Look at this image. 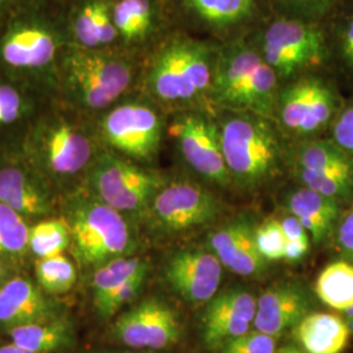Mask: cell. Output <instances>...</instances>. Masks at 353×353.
I'll use <instances>...</instances> for the list:
<instances>
[{
    "label": "cell",
    "mask_w": 353,
    "mask_h": 353,
    "mask_svg": "<svg viewBox=\"0 0 353 353\" xmlns=\"http://www.w3.org/2000/svg\"><path fill=\"white\" fill-rule=\"evenodd\" d=\"M50 1H59V0H50Z\"/></svg>",
    "instance_id": "7dc6e473"
},
{
    "label": "cell",
    "mask_w": 353,
    "mask_h": 353,
    "mask_svg": "<svg viewBox=\"0 0 353 353\" xmlns=\"http://www.w3.org/2000/svg\"><path fill=\"white\" fill-rule=\"evenodd\" d=\"M176 30L217 45L245 39L272 14L265 0H165Z\"/></svg>",
    "instance_id": "30bf717a"
},
{
    "label": "cell",
    "mask_w": 353,
    "mask_h": 353,
    "mask_svg": "<svg viewBox=\"0 0 353 353\" xmlns=\"http://www.w3.org/2000/svg\"><path fill=\"white\" fill-rule=\"evenodd\" d=\"M153 224L165 233L203 227L221 212V203L202 185L176 179L166 182L150 204Z\"/></svg>",
    "instance_id": "9a60e30c"
},
{
    "label": "cell",
    "mask_w": 353,
    "mask_h": 353,
    "mask_svg": "<svg viewBox=\"0 0 353 353\" xmlns=\"http://www.w3.org/2000/svg\"><path fill=\"white\" fill-rule=\"evenodd\" d=\"M256 313V299L249 290L230 288L216 294L202 318L203 341L210 350H220L252 331Z\"/></svg>",
    "instance_id": "ffe728a7"
},
{
    "label": "cell",
    "mask_w": 353,
    "mask_h": 353,
    "mask_svg": "<svg viewBox=\"0 0 353 353\" xmlns=\"http://www.w3.org/2000/svg\"><path fill=\"white\" fill-rule=\"evenodd\" d=\"M147 267H150L148 261L138 256H122L100 265L92 281L96 310H99L114 292L122 284H125L127 280L134 278Z\"/></svg>",
    "instance_id": "4dcf8cb0"
},
{
    "label": "cell",
    "mask_w": 353,
    "mask_h": 353,
    "mask_svg": "<svg viewBox=\"0 0 353 353\" xmlns=\"http://www.w3.org/2000/svg\"><path fill=\"white\" fill-rule=\"evenodd\" d=\"M26 166V161L0 165V203L21 216L49 214L50 198Z\"/></svg>",
    "instance_id": "4316f807"
},
{
    "label": "cell",
    "mask_w": 353,
    "mask_h": 353,
    "mask_svg": "<svg viewBox=\"0 0 353 353\" xmlns=\"http://www.w3.org/2000/svg\"><path fill=\"white\" fill-rule=\"evenodd\" d=\"M326 72L353 96V0H347L322 23Z\"/></svg>",
    "instance_id": "cb8c5ba5"
},
{
    "label": "cell",
    "mask_w": 353,
    "mask_h": 353,
    "mask_svg": "<svg viewBox=\"0 0 353 353\" xmlns=\"http://www.w3.org/2000/svg\"><path fill=\"white\" fill-rule=\"evenodd\" d=\"M182 327L176 312L159 299L132 306L114 325V336L137 350H164L181 339Z\"/></svg>",
    "instance_id": "e0dca14e"
},
{
    "label": "cell",
    "mask_w": 353,
    "mask_h": 353,
    "mask_svg": "<svg viewBox=\"0 0 353 353\" xmlns=\"http://www.w3.org/2000/svg\"><path fill=\"white\" fill-rule=\"evenodd\" d=\"M29 248V228L23 216L0 203V255L20 256Z\"/></svg>",
    "instance_id": "e575fe53"
},
{
    "label": "cell",
    "mask_w": 353,
    "mask_h": 353,
    "mask_svg": "<svg viewBox=\"0 0 353 353\" xmlns=\"http://www.w3.org/2000/svg\"><path fill=\"white\" fill-rule=\"evenodd\" d=\"M344 313V316H345V323H347V326L350 328V332H351V335H353V306L352 307H350V309H347L345 312H343Z\"/></svg>",
    "instance_id": "ee69618b"
},
{
    "label": "cell",
    "mask_w": 353,
    "mask_h": 353,
    "mask_svg": "<svg viewBox=\"0 0 353 353\" xmlns=\"http://www.w3.org/2000/svg\"><path fill=\"white\" fill-rule=\"evenodd\" d=\"M0 353H32L29 352V351H26V350H23V348H20V347H17V345H14L13 343L11 344H8V345H3V347H0Z\"/></svg>",
    "instance_id": "7bdbcfd3"
},
{
    "label": "cell",
    "mask_w": 353,
    "mask_h": 353,
    "mask_svg": "<svg viewBox=\"0 0 353 353\" xmlns=\"http://www.w3.org/2000/svg\"><path fill=\"white\" fill-rule=\"evenodd\" d=\"M318 299L328 307L345 312L353 306V265L341 259L328 265L316 281Z\"/></svg>",
    "instance_id": "f546056e"
},
{
    "label": "cell",
    "mask_w": 353,
    "mask_h": 353,
    "mask_svg": "<svg viewBox=\"0 0 353 353\" xmlns=\"http://www.w3.org/2000/svg\"><path fill=\"white\" fill-rule=\"evenodd\" d=\"M287 210L306 229L312 242L322 245L334 234L341 220V202L301 186L287 198Z\"/></svg>",
    "instance_id": "484cf974"
},
{
    "label": "cell",
    "mask_w": 353,
    "mask_h": 353,
    "mask_svg": "<svg viewBox=\"0 0 353 353\" xmlns=\"http://www.w3.org/2000/svg\"><path fill=\"white\" fill-rule=\"evenodd\" d=\"M255 230L256 227L252 221L245 219L228 223L210 234V250L223 267L240 276L261 275L268 262L258 249Z\"/></svg>",
    "instance_id": "7402d4cb"
},
{
    "label": "cell",
    "mask_w": 353,
    "mask_h": 353,
    "mask_svg": "<svg viewBox=\"0 0 353 353\" xmlns=\"http://www.w3.org/2000/svg\"><path fill=\"white\" fill-rule=\"evenodd\" d=\"M327 72L299 76L280 84L272 119L290 143L327 138L345 96Z\"/></svg>",
    "instance_id": "52a82bcc"
},
{
    "label": "cell",
    "mask_w": 353,
    "mask_h": 353,
    "mask_svg": "<svg viewBox=\"0 0 353 353\" xmlns=\"http://www.w3.org/2000/svg\"><path fill=\"white\" fill-rule=\"evenodd\" d=\"M248 39L278 75L280 84L299 76L326 72L322 24L271 14Z\"/></svg>",
    "instance_id": "9c48e42d"
},
{
    "label": "cell",
    "mask_w": 353,
    "mask_h": 353,
    "mask_svg": "<svg viewBox=\"0 0 353 353\" xmlns=\"http://www.w3.org/2000/svg\"><path fill=\"white\" fill-rule=\"evenodd\" d=\"M50 99L37 89L0 74V144L10 140L19 153L28 128Z\"/></svg>",
    "instance_id": "603a6c76"
},
{
    "label": "cell",
    "mask_w": 353,
    "mask_h": 353,
    "mask_svg": "<svg viewBox=\"0 0 353 353\" xmlns=\"http://www.w3.org/2000/svg\"><path fill=\"white\" fill-rule=\"evenodd\" d=\"M232 182L261 188L288 170L290 143L270 117L214 109Z\"/></svg>",
    "instance_id": "5b68a950"
},
{
    "label": "cell",
    "mask_w": 353,
    "mask_h": 353,
    "mask_svg": "<svg viewBox=\"0 0 353 353\" xmlns=\"http://www.w3.org/2000/svg\"><path fill=\"white\" fill-rule=\"evenodd\" d=\"M3 274H4V271H3V265L0 263V280L3 278Z\"/></svg>",
    "instance_id": "bcb514c9"
},
{
    "label": "cell",
    "mask_w": 353,
    "mask_h": 353,
    "mask_svg": "<svg viewBox=\"0 0 353 353\" xmlns=\"http://www.w3.org/2000/svg\"><path fill=\"white\" fill-rule=\"evenodd\" d=\"M36 275L39 287L51 294L68 292L75 285L77 278L75 265L63 254L38 259Z\"/></svg>",
    "instance_id": "836d02e7"
},
{
    "label": "cell",
    "mask_w": 353,
    "mask_h": 353,
    "mask_svg": "<svg viewBox=\"0 0 353 353\" xmlns=\"http://www.w3.org/2000/svg\"><path fill=\"white\" fill-rule=\"evenodd\" d=\"M310 313L309 293L299 283H280L256 300L254 330L279 339Z\"/></svg>",
    "instance_id": "44dd1931"
},
{
    "label": "cell",
    "mask_w": 353,
    "mask_h": 353,
    "mask_svg": "<svg viewBox=\"0 0 353 353\" xmlns=\"http://www.w3.org/2000/svg\"><path fill=\"white\" fill-rule=\"evenodd\" d=\"M328 139L353 160V96H348L330 128Z\"/></svg>",
    "instance_id": "f35d334b"
},
{
    "label": "cell",
    "mask_w": 353,
    "mask_h": 353,
    "mask_svg": "<svg viewBox=\"0 0 353 353\" xmlns=\"http://www.w3.org/2000/svg\"><path fill=\"white\" fill-rule=\"evenodd\" d=\"M72 241L68 221L50 219L29 228V249L39 259L61 255Z\"/></svg>",
    "instance_id": "1f68e13d"
},
{
    "label": "cell",
    "mask_w": 353,
    "mask_h": 353,
    "mask_svg": "<svg viewBox=\"0 0 353 353\" xmlns=\"http://www.w3.org/2000/svg\"><path fill=\"white\" fill-rule=\"evenodd\" d=\"M164 275L169 287L188 303H210L221 284L223 265L211 250L185 249L169 258Z\"/></svg>",
    "instance_id": "ac0fdd59"
},
{
    "label": "cell",
    "mask_w": 353,
    "mask_h": 353,
    "mask_svg": "<svg viewBox=\"0 0 353 353\" xmlns=\"http://www.w3.org/2000/svg\"><path fill=\"white\" fill-rule=\"evenodd\" d=\"M166 138H170L176 154L192 173L217 186L232 183L214 110L169 114Z\"/></svg>",
    "instance_id": "7c38bea8"
},
{
    "label": "cell",
    "mask_w": 353,
    "mask_h": 353,
    "mask_svg": "<svg viewBox=\"0 0 353 353\" xmlns=\"http://www.w3.org/2000/svg\"><path fill=\"white\" fill-rule=\"evenodd\" d=\"M68 41L57 1L21 0L0 29V74L55 97Z\"/></svg>",
    "instance_id": "7a4b0ae2"
},
{
    "label": "cell",
    "mask_w": 353,
    "mask_h": 353,
    "mask_svg": "<svg viewBox=\"0 0 353 353\" xmlns=\"http://www.w3.org/2000/svg\"><path fill=\"white\" fill-rule=\"evenodd\" d=\"M278 220L288 240L285 259L290 262H297L303 259L310 250L312 239L309 233L303 227V224L290 212L283 217H278Z\"/></svg>",
    "instance_id": "8d00e7d4"
},
{
    "label": "cell",
    "mask_w": 353,
    "mask_h": 353,
    "mask_svg": "<svg viewBox=\"0 0 353 353\" xmlns=\"http://www.w3.org/2000/svg\"><path fill=\"white\" fill-rule=\"evenodd\" d=\"M143 63L141 58L119 48L67 46L58 65L55 97L93 119L139 92Z\"/></svg>",
    "instance_id": "3957f363"
},
{
    "label": "cell",
    "mask_w": 353,
    "mask_h": 353,
    "mask_svg": "<svg viewBox=\"0 0 353 353\" xmlns=\"http://www.w3.org/2000/svg\"><path fill=\"white\" fill-rule=\"evenodd\" d=\"M122 353H130V352H122Z\"/></svg>",
    "instance_id": "c3c4849f"
},
{
    "label": "cell",
    "mask_w": 353,
    "mask_h": 353,
    "mask_svg": "<svg viewBox=\"0 0 353 353\" xmlns=\"http://www.w3.org/2000/svg\"><path fill=\"white\" fill-rule=\"evenodd\" d=\"M275 353H303L299 348L296 347H292V345H287V347H283L280 350H276Z\"/></svg>",
    "instance_id": "f6af8a7d"
},
{
    "label": "cell",
    "mask_w": 353,
    "mask_h": 353,
    "mask_svg": "<svg viewBox=\"0 0 353 353\" xmlns=\"http://www.w3.org/2000/svg\"><path fill=\"white\" fill-rule=\"evenodd\" d=\"M272 14L322 24L347 0H265Z\"/></svg>",
    "instance_id": "d6a6232c"
},
{
    "label": "cell",
    "mask_w": 353,
    "mask_h": 353,
    "mask_svg": "<svg viewBox=\"0 0 353 353\" xmlns=\"http://www.w3.org/2000/svg\"><path fill=\"white\" fill-rule=\"evenodd\" d=\"M279 88L278 75L248 38L220 46L211 93L214 110L272 118Z\"/></svg>",
    "instance_id": "8992f818"
},
{
    "label": "cell",
    "mask_w": 353,
    "mask_h": 353,
    "mask_svg": "<svg viewBox=\"0 0 353 353\" xmlns=\"http://www.w3.org/2000/svg\"><path fill=\"white\" fill-rule=\"evenodd\" d=\"M150 272V267L144 268L143 271H140L139 274H137L134 278L127 280L125 284H122L118 290L114 292L113 294L108 299V301L102 305L101 307L97 310L99 314L103 319H109L126 303L132 301L143 288L145 279L148 276Z\"/></svg>",
    "instance_id": "74e56055"
},
{
    "label": "cell",
    "mask_w": 353,
    "mask_h": 353,
    "mask_svg": "<svg viewBox=\"0 0 353 353\" xmlns=\"http://www.w3.org/2000/svg\"><path fill=\"white\" fill-rule=\"evenodd\" d=\"M220 45L174 30L144 59L140 92L165 113L214 110L211 93Z\"/></svg>",
    "instance_id": "6da1fadb"
},
{
    "label": "cell",
    "mask_w": 353,
    "mask_h": 353,
    "mask_svg": "<svg viewBox=\"0 0 353 353\" xmlns=\"http://www.w3.org/2000/svg\"><path fill=\"white\" fill-rule=\"evenodd\" d=\"M21 0H0V29L7 23Z\"/></svg>",
    "instance_id": "b9f144b4"
},
{
    "label": "cell",
    "mask_w": 353,
    "mask_h": 353,
    "mask_svg": "<svg viewBox=\"0 0 353 353\" xmlns=\"http://www.w3.org/2000/svg\"><path fill=\"white\" fill-rule=\"evenodd\" d=\"M99 201L118 212H139L150 207L168 182L160 172L102 148L87 172Z\"/></svg>",
    "instance_id": "8fae6325"
},
{
    "label": "cell",
    "mask_w": 353,
    "mask_h": 353,
    "mask_svg": "<svg viewBox=\"0 0 353 353\" xmlns=\"http://www.w3.org/2000/svg\"><path fill=\"white\" fill-rule=\"evenodd\" d=\"M288 172L303 188L338 202L353 195V160L328 138L290 143Z\"/></svg>",
    "instance_id": "5bb4252c"
},
{
    "label": "cell",
    "mask_w": 353,
    "mask_h": 353,
    "mask_svg": "<svg viewBox=\"0 0 353 353\" xmlns=\"http://www.w3.org/2000/svg\"><path fill=\"white\" fill-rule=\"evenodd\" d=\"M256 245L267 262L281 261L287 256L288 240L279 223L278 217L265 220L255 230Z\"/></svg>",
    "instance_id": "d590c367"
},
{
    "label": "cell",
    "mask_w": 353,
    "mask_h": 353,
    "mask_svg": "<svg viewBox=\"0 0 353 353\" xmlns=\"http://www.w3.org/2000/svg\"><path fill=\"white\" fill-rule=\"evenodd\" d=\"M76 255L85 265H105L131 252L134 241L125 217L101 201L79 202L70 212Z\"/></svg>",
    "instance_id": "4fadbf2b"
},
{
    "label": "cell",
    "mask_w": 353,
    "mask_h": 353,
    "mask_svg": "<svg viewBox=\"0 0 353 353\" xmlns=\"http://www.w3.org/2000/svg\"><path fill=\"white\" fill-rule=\"evenodd\" d=\"M68 46L99 50L118 48L113 0H59Z\"/></svg>",
    "instance_id": "d6986e66"
},
{
    "label": "cell",
    "mask_w": 353,
    "mask_h": 353,
    "mask_svg": "<svg viewBox=\"0 0 353 353\" xmlns=\"http://www.w3.org/2000/svg\"><path fill=\"white\" fill-rule=\"evenodd\" d=\"M10 336L14 345L32 353H52L72 345L74 326L65 316L11 328Z\"/></svg>",
    "instance_id": "f1b7e54d"
},
{
    "label": "cell",
    "mask_w": 353,
    "mask_h": 353,
    "mask_svg": "<svg viewBox=\"0 0 353 353\" xmlns=\"http://www.w3.org/2000/svg\"><path fill=\"white\" fill-rule=\"evenodd\" d=\"M118 48L143 61L176 29L165 0H113Z\"/></svg>",
    "instance_id": "2e32d148"
},
{
    "label": "cell",
    "mask_w": 353,
    "mask_h": 353,
    "mask_svg": "<svg viewBox=\"0 0 353 353\" xmlns=\"http://www.w3.org/2000/svg\"><path fill=\"white\" fill-rule=\"evenodd\" d=\"M294 336L306 353H341L351 338L341 316L331 313H309L294 327Z\"/></svg>",
    "instance_id": "83f0119b"
},
{
    "label": "cell",
    "mask_w": 353,
    "mask_h": 353,
    "mask_svg": "<svg viewBox=\"0 0 353 353\" xmlns=\"http://www.w3.org/2000/svg\"><path fill=\"white\" fill-rule=\"evenodd\" d=\"M101 151L93 119L51 97L28 128L17 154L34 170L71 176L87 173Z\"/></svg>",
    "instance_id": "277c9868"
},
{
    "label": "cell",
    "mask_w": 353,
    "mask_h": 353,
    "mask_svg": "<svg viewBox=\"0 0 353 353\" xmlns=\"http://www.w3.org/2000/svg\"><path fill=\"white\" fill-rule=\"evenodd\" d=\"M58 316L57 305L26 279H12L0 288V325L10 330Z\"/></svg>",
    "instance_id": "d4e9b609"
},
{
    "label": "cell",
    "mask_w": 353,
    "mask_h": 353,
    "mask_svg": "<svg viewBox=\"0 0 353 353\" xmlns=\"http://www.w3.org/2000/svg\"><path fill=\"white\" fill-rule=\"evenodd\" d=\"M93 126L102 148L151 164L166 138L168 114L139 90L93 118Z\"/></svg>",
    "instance_id": "ba28073f"
},
{
    "label": "cell",
    "mask_w": 353,
    "mask_h": 353,
    "mask_svg": "<svg viewBox=\"0 0 353 353\" xmlns=\"http://www.w3.org/2000/svg\"><path fill=\"white\" fill-rule=\"evenodd\" d=\"M335 240L343 259L353 265V208L341 216L335 230Z\"/></svg>",
    "instance_id": "60d3db41"
},
{
    "label": "cell",
    "mask_w": 353,
    "mask_h": 353,
    "mask_svg": "<svg viewBox=\"0 0 353 353\" xmlns=\"http://www.w3.org/2000/svg\"><path fill=\"white\" fill-rule=\"evenodd\" d=\"M275 338L259 332L256 330L228 341L220 348V353H275L276 352Z\"/></svg>",
    "instance_id": "ab89813d"
}]
</instances>
